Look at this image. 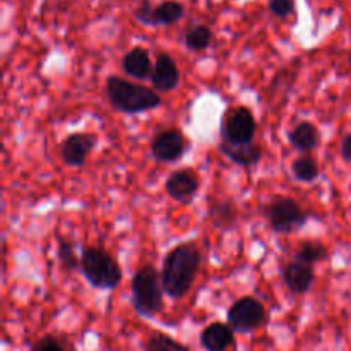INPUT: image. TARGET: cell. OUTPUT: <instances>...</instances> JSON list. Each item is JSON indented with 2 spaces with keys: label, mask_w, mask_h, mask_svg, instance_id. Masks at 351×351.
<instances>
[{
  "label": "cell",
  "mask_w": 351,
  "mask_h": 351,
  "mask_svg": "<svg viewBox=\"0 0 351 351\" xmlns=\"http://www.w3.org/2000/svg\"><path fill=\"white\" fill-rule=\"evenodd\" d=\"M202 252L195 242H182L175 245L165 256L161 266V283L165 293L170 298L180 300L191 291L199 269H201Z\"/></svg>",
  "instance_id": "1"
},
{
  "label": "cell",
  "mask_w": 351,
  "mask_h": 351,
  "mask_svg": "<svg viewBox=\"0 0 351 351\" xmlns=\"http://www.w3.org/2000/svg\"><path fill=\"white\" fill-rule=\"evenodd\" d=\"M105 93L110 105L117 112L136 115V113L149 112L161 105V96L149 86L141 82L129 81L122 75H108L105 82Z\"/></svg>",
  "instance_id": "2"
},
{
  "label": "cell",
  "mask_w": 351,
  "mask_h": 351,
  "mask_svg": "<svg viewBox=\"0 0 351 351\" xmlns=\"http://www.w3.org/2000/svg\"><path fill=\"white\" fill-rule=\"evenodd\" d=\"M132 307L143 317H154L165 307V290L161 274L153 264H144L130 281Z\"/></svg>",
  "instance_id": "3"
},
{
  "label": "cell",
  "mask_w": 351,
  "mask_h": 351,
  "mask_svg": "<svg viewBox=\"0 0 351 351\" xmlns=\"http://www.w3.org/2000/svg\"><path fill=\"white\" fill-rule=\"evenodd\" d=\"M93 288L115 290L122 281V267L115 256L101 247H86L81 254V269Z\"/></svg>",
  "instance_id": "4"
},
{
  "label": "cell",
  "mask_w": 351,
  "mask_h": 351,
  "mask_svg": "<svg viewBox=\"0 0 351 351\" xmlns=\"http://www.w3.org/2000/svg\"><path fill=\"white\" fill-rule=\"evenodd\" d=\"M264 216L269 223L271 230L278 235H288L304 226L308 219V213L300 206V202L291 197L278 195L271 199L264 208Z\"/></svg>",
  "instance_id": "5"
},
{
  "label": "cell",
  "mask_w": 351,
  "mask_h": 351,
  "mask_svg": "<svg viewBox=\"0 0 351 351\" xmlns=\"http://www.w3.org/2000/svg\"><path fill=\"white\" fill-rule=\"evenodd\" d=\"M267 317L269 315L266 305L259 298L245 295L230 305L226 312V324L235 332H252L263 328L267 322Z\"/></svg>",
  "instance_id": "6"
},
{
  "label": "cell",
  "mask_w": 351,
  "mask_h": 351,
  "mask_svg": "<svg viewBox=\"0 0 351 351\" xmlns=\"http://www.w3.org/2000/svg\"><path fill=\"white\" fill-rule=\"evenodd\" d=\"M257 122L254 112L245 105H237L226 110L221 123V141L235 146L254 143Z\"/></svg>",
  "instance_id": "7"
},
{
  "label": "cell",
  "mask_w": 351,
  "mask_h": 351,
  "mask_svg": "<svg viewBox=\"0 0 351 351\" xmlns=\"http://www.w3.org/2000/svg\"><path fill=\"white\" fill-rule=\"evenodd\" d=\"M185 16L184 3L178 0H165L153 5L151 0H141L134 9V17L146 26H171Z\"/></svg>",
  "instance_id": "8"
},
{
  "label": "cell",
  "mask_w": 351,
  "mask_h": 351,
  "mask_svg": "<svg viewBox=\"0 0 351 351\" xmlns=\"http://www.w3.org/2000/svg\"><path fill=\"white\" fill-rule=\"evenodd\" d=\"M187 137L180 129H165L160 130L156 136L153 137L149 144L151 154L160 163H175L180 160L187 151Z\"/></svg>",
  "instance_id": "9"
},
{
  "label": "cell",
  "mask_w": 351,
  "mask_h": 351,
  "mask_svg": "<svg viewBox=\"0 0 351 351\" xmlns=\"http://www.w3.org/2000/svg\"><path fill=\"white\" fill-rule=\"evenodd\" d=\"M98 143V136L93 132H72L60 144V158L67 167H84L89 154Z\"/></svg>",
  "instance_id": "10"
},
{
  "label": "cell",
  "mask_w": 351,
  "mask_h": 351,
  "mask_svg": "<svg viewBox=\"0 0 351 351\" xmlns=\"http://www.w3.org/2000/svg\"><path fill=\"white\" fill-rule=\"evenodd\" d=\"M199 187H201V178L194 168H178V170L171 171L165 184L168 197L175 202H182V204L191 201L197 194Z\"/></svg>",
  "instance_id": "11"
},
{
  "label": "cell",
  "mask_w": 351,
  "mask_h": 351,
  "mask_svg": "<svg viewBox=\"0 0 351 351\" xmlns=\"http://www.w3.org/2000/svg\"><path fill=\"white\" fill-rule=\"evenodd\" d=\"M149 79L158 93H170L177 89L178 82H180V71H178L175 58L165 51L158 53Z\"/></svg>",
  "instance_id": "12"
},
{
  "label": "cell",
  "mask_w": 351,
  "mask_h": 351,
  "mask_svg": "<svg viewBox=\"0 0 351 351\" xmlns=\"http://www.w3.org/2000/svg\"><path fill=\"white\" fill-rule=\"evenodd\" d=\"M281 280L285 287L295 295L307 293L315 281L314 266L293 259L281 267Z\"/></svg>",
  "instance_id": "13"
},
{
  "label": "cell",
  "mask_w": 351,
  "mask_h": 351,
  "mask_svg": "<svg viewBox=\"0 0 351 351\" xmlns=\"http://www.w3.org/2000/svg\"><path fill=\"white\" fill-rule=\"evenodd\" d=\"M201 346L206 351H226L235 346V331L225 322H211L201 332Z\"/></svg>",
  "instance_id": "14"
},
{
  "label": "cell",
  "mask_w": 351,
  "mask_h": 351,
  "mask_svg": "<svg viewBox=\"0 0 351 351\" xmlns=\"http://www.w3.org/2000/svg\"><path fill=\"white\" fill-rule=\"evenodd\" d=\"M218 149L228 158L232 163H235L237 167L242 168H252L256 165H259V161L263 160V147L257 143L250 144H242V146H235V144H228L225 141H221L218 146Z\"/></svg>",
  "instance_id": "15"
},
{
  "label": "cell",
  "mask_w": 351,
  "mask_h": 351,
  "mask_svg": "<svg viewBox=\"0 0 351 351\" xmlns=\"http://www.w3.org/2000/svg\"><path fill=\"white\" fill-rule=\"evenodd\" d=\"M153 65L151 64L149 51L143 47H134L123 55L122 58V69L129 77L136 79V81H144V79L151 77L153 72Z\"/></svg>",
  "instance_id": "16"
},
{
  "label": "cell",
  "mask_w": 351,
  "mask_h": 351,
  "mask_svg": "<svg viewBox=\"0 0 351 351\" xmlns=\"http://www.w3.org/2000/svg\"><path fill=\"white\" fill-rule=\"evenodd\" d=\"M288 141L295 149L308 154L317 149L319 144H321V132H319L317 125H314L308 120H302L288 132Z\"/></svg>",
  "instance_id": "17"
},
{
  "label": "cell",
  "mask_w": 351,
  "mask_h": 351,
  "mask_svg": "<svg viewBox=\"0 0 351 351\" xmlns=\"http://www.w3.org/2000/svg\"><path fill=\"white\" fill-rule=\"evenodd\" d=\"M208 219L218 230H230L239 221V208L232 199H215L208 206Z\"/></svg>",
  "instance_id": "18"
},
{
  "label": "cell",
  "mask_w": 351,
  "mask_h": 351,
  "mask_svg": "<svg viewBox=\"0 0 351 351\" xmlns=\"http://www.w3.org/2000/svg\"><path fill=\"white\" fill-rule=\"evenodd\" d=\"M328 257H329V250L324 243L319 242V240H304V242H300L298 249L295 250L293 259L314 266V264L328 261Z\"/></svg>",
  "instance_id": "19"
},
{
  "label": "cell",
  "mask_w": 351,
  "mask_h": 351,
  "mask_svg": "<svg viewBox=\"0 0 351 351\" xmlns=\"http://www.w3.org/2000/svg\"><path fill=\"white\" fill-rule=\"evenodd\" d=\"M291 173L297 180L300 182H315L321 175V167H319L317 160L311 154H300L298 158H295L293 163H291Z\"/></svg>",
  "instance_id": "20"
},
{
  "label": "cell",
  "mask_w": 351,
  "mask_h": 351,
  "mask_svg": "<svg viewBox=\"0 0 351 351\" xmlns=\"http://www.w3.org/2000/svg\"><path fill=\"white\" fill-rule=\"evenodd\" d=\"M185 47L191 51H204L213 43V31L206 24H194L187 29L184 36Z\"/></svg>",
  "instance_id": "21"
},
{
  "label": "cell",
  "mask_w": 351,
  "mask_h": 351,
  "mask_svg": "<svg viewBox=\"0 0 351 351\" xmlns=\"http://www.w3.org/2000/svg\"><path fill=\"white\" fill-rule=\"evenodd\" d=\"M57 259L65 273H74L81 269V257L75 254V243L71 239H58Z\"/></svg>",
  "instance_id": "22"
},
{
  "label": "cell",
  "mask_w": 351,
  "mask_h": 351,
  "mask_svg": "<svg viewBox=\"0 0 351 351\" xmlns=\"http://www.w3.org/2000/svg\"><path fill=\"white\" fill-rule=\"evenodd\" d=\"M29 351H77V348L67 336L45 335L31 345Z\"/></svg>",
  "instance_id": "23"
},
{
  "label": "cell",
  "mask_w": 351,
  "mask_h": 351,
  "mask_svg": "<svg viewBox=\"0 0 351 351\" xmlns=\"http://www.w3.org/2000/svg\"><path fill=\"white\" fill-rule=\"evenodd\" d=\"M144 350L146 351H191L185 345L178 343L171 336L165 335V332L154 331L147 336L144 341Z\"/></svg>",
  "instance_id": "24"
},
{
  "label": "cell",
  "mask_w": 351,
  "mask_h": 351,
  "mask_svg": "<svg viewBox=\"0 0 351 351\" xmlns=\"http://www.w3.org/2000/svg\"><path fill=\"white\" fill-rule=\"evenodd\" d=\"M267 9H269V12L273 14V16L285 19V17L295 14L297 3H295V0H269V2H267Z\"/></svg>",
  "instance_id": "25"
},
{
  "label": "cell",
  "mask_w": 351,
  "mask_h": 351,
  "mask_svg": "<svg viewBox=\"0 0 351 351\" xmlns=\"http://www.w3.org/2000/svg\"><path fill=\"white\" fill-rule=\"evenodd\" d=\"M341 158L351 163V132L346 134L341 141Z\"/></svg>",
  "instance_id": "26"
},
{
  "label": "cell",
  "mask_w": 351,
  "mask_h": 351,
  "mask_svg": "<svg viewBox=\"0 0 351 351\" xmlns=\"http://www.w3.org/2000/svg\"><path fill=\"white\" fill-rule=\"evenodd\" d=\"M74 2V0H55V9L57 10H65L67 7H71V3Z\"/></svg>",
  "instance_id": "27"
}]
</instances>
